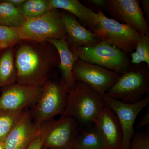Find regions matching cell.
I'll use <instances>...</instances> for the list:
<instances>
[{
	"label": "cell",
	"instance_id": "11",
	"mask_svg": "<svg viewBox=\"0 0 149 149\" xmlns=\"http://www.w3.org/2000/svg\"><path fill=\"white\" fill-rule=\"evenodd\" d=\"M106 11L110 18L127 24L142 36L149 34V26L138 0H108Z\"/></svg>",
	"mask_w": 149,
	"mask_h": 149
},
{
	"label": "cell",
	"instance_id": "21",
	"mask_svg": "<svg viewBox=\"0 0 149 149\" xmlns=\"http://www.w3.org/2000/svg\"><path fill=\"white\" fill-rule=\"evenodd\" d=\"M29 110H0V143H3L7 136Z\"/></svg>",
	"mask_w": 149,
	"mask_h": 149
},
{
	"label": "cell",
	"instance_id": "2",
	"mask_svg": "<svg viewBox=\"0 0 149 149\" xmlns=\"http://www.w3.org/2000/svg\"><path fill=\"white\" fill-rule=\"evenodd\" d=\"M106 105L103 96L85 83L77 82L68 90L66 107L61 116L71 118L83 128L94 124Z\"/></svg>",
	"mask_w": 149,
	"mask_h": 149
},
{
	"label": "cell",
	"instance_id": "31",
	"mask_svg": "<svg viewBox=\"0 0 149 149\" xmlns=\"http://www.w3.org/2000/svg\"><path fill=\"white\" fill-rule=\"evenodd\" d=\"M0 149H4L3 143H0Z\"/></svg>",
	"mask_w": 149,
	"mask_h": 149
},
{
	"label": "cell",
	"instance_id": "26",
	"mask_svg": "<svg viewBox=\"0 0 149 149\" xmlns=\"http://www.w3.org/2000/svg\"><path fill=\"white\" fill-rule=\"evenodd\" d=\"M85 1L97 12L106 10L108 3V0H88Z\"/></svg>",
	"mask_w": 149,
	"mask_h": 149
},
{
	"label": "cell",
	"instance_id": "16",
	"mask_svg": "<svg viewBox=\"0 0 149 149\" xmlns=\"http://www.w3.org/2000/svg\"><path fill=\"white\" fill-rule=\"evenodd\" d=\"M46 41L52 44L58 52L60 77L68 90L72 89L77 83L73 76L72 70L74 63L78 59V57L75 53L70 49L65 40L51 39Z\"/></svg>",
	"mask_w": 149,
	"mask_h": 149
},
{
	"label": "cell",
	"instance_id": "27",
	"mask_svg": "<svg viewBox=\"0 0 149 149\" xmlns=\"http://www.w3.org/2000/svg\"><path fill=\"white\" fill-rule=\"evenodd\" d=\"M42 146V139L40 130V132L37 134V136L35 137L27 149H41Z\"/></svg>",
	"mask_w": 149,
	"mask_h": 149
},
{
	"label": "cell",
	"instance_id": "1",
	"mask_svg": "<svg viewBox=\"0 0 149 149\" xmlns=\"http://www.w3.org/2000/svg\"><path fill=\"white\" fill-rule=\"evenodd\" d=\"M17 73V83L41 88L58 76V52L49 42L20 40L13 47Z\"/></svg>",
	"mask_w": 149,
	"mask_h": 149
},
{
	"label": "cell",
	"instance_id": "17",
	"mask_svg": "<svg viewBox=\"0 0 149 149\" xmlns=\"http://www.w3.org/2000/svg\"><path fill=\"white\" fill-rule=\"evenodd\" d=\"M50 10H63L74 15L84 27H88L95 12L77 0H49Z\"/></svg>",
	"mask_w": 149,
	"mask_h": 149
},
{
	"label": "cell",
	"instance_id": "23",
	"mask_svg": "<svg viewBox=\"0 0 149 149\" xmlns=\"http://www.w3.org/2000/svg\"><path fill=\"white\" fill-rule=\"evenodd\" d=\"M130 56L131 64L138 65L145 63L149 69V34L142 36L135 50L130 54Z\"/></svg>",
	"mask_w": 149,
	"mask_h": 149
},
{
	"label": "cell",
	"instance_id": "7",
	"mask_svg": "<svg viewBox=\"0 0 149 149\" xmlns=\"http://www.w3.org/2000/svg\"><path fill=\"white\" fill-rule=\"evenodd\" d=\"M74 53L82 61L97 65L120 74L130 65L127 54L105 42L79 47Z\"/></svg>",
	"mask_w": 149,
	"mask_h": 149
},
{
	"label": "cell",
	"instance_id": "15",
	"mask_svg": "<svg viewBox=\"0 0 149 149\" xmlns=\"http://www.w3.org/2000/svg\"><path fill=\"white\" fill-rule=\"evenodd\" d=\"M29 110L14 127L4 141V149H27L40 130Z\"/></svg>",
	"mask_w": 149,
	"mask_h": 149
},
{
	"label": "cell",
	"instance_id": "14",
	"mask_svg": "<svg viewBox=\"0 0 149 149\" xmlns=\"http://www.w3.org/2000/svg\"><path fill=\"white\" fill-rule=\"evenodd\" d=\"M94 124L103 141L105 149H120L122 131L117 116L106 105L100 112Z\"/></svg>",
	"mask_w": 149,
	"mask_h": 149
},
{
	"label": "cell",
	"instance_id": "9",
	"mask_svg": "<svg viewBox=\"0 0 149 149\" xmlns=\"http://www.w3.org/2000/svg\"><path fill=\"white\" fill-rule=\"evenodd\" d=\"M106 104L111 109L118 118L121 131L122 140L120 149H130L135 133L134 125L137 116L149 103V97L133 103H127L103 96Z\"/></svg>",
	"mask_w": 149,
	"mask_h": 149
},
{
	"label": "cell",
	"instance_id": "6",
	"mask_svg": "<svg viewBox=\"0 0 149 149\" xmlns=\"http://www.w3.org/2000/svg\"><path fill=\"white\" fill-rule=\"evenodd\" d=\"M19 29L21 40L42 42L51 39H66L61 12L56 9L50 10L41 16L27 18Z\"/></svg>",
	"mask_w": 149,
	"mask_h": 149
},
{
	"label": "cell",
	"instance_id": "8",
	"mask_svg": "<svg viewBox=\"0 0 149 149\" xmlns=\"http://www.w3.org/2000/svg\"><path fill=\"white\" fill-rule=\"evenodd\" d=\"M80 127L71 118L52 119L40 128L43 147L47 149H70Z\"/></svg>",
	"mask_w": 149,
	"mask_h": 149
},
{
	"label": "cell",
	"instance_id": "22",
	"mask_svg": "<svg viewBox=\"0 0 149 149\" xmlns=\"http://www.w3.org/2000/svg\"><path fill=\"white\" fill-rule=\"evenodd\" d=\"M19 9L27 18L41 16L50 10L49 0H26Z\"/></svg>",
	"mask_w": 149,
	"mask_h": 149
},
{
	"label": "cell",
	"instance_id": "24",
	"mask_svg": "<svg viewBox=\"0 0 149 149\" xmlns=\"http://www.w3.org/2000/svg\"><path fill=\"white\" fill-rule=\"evenodd\" d=\"M20 40L19 28L0 26V51L13 47Z\"/></svg>",
	"mask_w": 149,
	"mask_h": 149
},
{
	"label": "cell",
	"instance_id": "20",
	"mask_svg": "<svg viewBox=\"0 0 149 149\" xmlns=\"http://www.w3.org/2000/svg\"><path fill=\"white\" fill-rule=\"evenodd\" d=\"M19 8L7 2L6 0L0 1V26L19 28L27 19Z\"/></svg>",
	"mask_w": 149,
	"mask_h": 149
},
{
	"label": "cell",
	"instance_id": "28",
	"mask_svg": "<svg viewBox=\"0 0 149 149\" xmlns=\"http://www.w3.org/2000/svg\"><path fill=\"white\" fill-rule=\"evenodd\" d=\"M149 124V111L147 112L146 114L141 118L138 125L136 127V129H138L142 128Z\"/></svg>",
	"mask_w": 149,
	"mask_h": 149
},
{
	"label": "cell",
	"instance_id": "4",
	"mask_svg": "<svg viewBox=\"0 0 149 149\" xmlns=\"http://www.w3.org/2000/svg\"><path fill=\"white\" fill-rule=\"evenodd\" d=\"M68 90L58 76L51 78L43 85L39 100L29 110L37 126L41 128L56 116L62 115L66 107Z\"/></svg>",
	"mask_w": 149,
	"mask_h": 149
},
{
	"label": "cell",
	"instance_id": "30",
	"mask_svg": "<svg viewBox=\"0 0 149 149\" xmlns=\"http://www.w3.org/2000/svg\"><path fill=\"white\" fill-rule=\"evenodd\" d=\"M26 0H6L7 2L15 7L19 8Z\"/></svg>",
	"mask_w": 149,
	"mask_h": 149
},
{
	"label": "cell",
	"instance_id": "29",
	"mask_svg": "<svg viewBox=\"0 0 149 149\" xmlns=\"http://www.w3.org/2000/svg\"><path fill=\"white\" fill-rule=\"evenodd\" d=\"M142 6L143 8L144 12L146 15L148 19H149V0H142Z\"/></svg>",
	"mask_w": 149,
	"mask_h": 149
},
{
	"label": "cell",
	"instance_id": "12",
	"mask_svg": "<svg viewBox=\"0 0 149 149\" xmlns=\"http://www.w3.org/2000/svg\"><path fill=\"white\" fill-rule=\"evenodd\" d=\"M42 88L17 83L1 88L0 110H29L39 100Z\"/></svg>",
	"mask_w": 149,
	"mask_h": 149
},
{
	"label": "cell",
	"instance_id": "32",
	"mask_svg": "<svg viewBox=\"0 0 149 149\" xmlns=\"http://www.w3.org/2000/svg\"><path fill=\"white\" fill-rule=\"evenodd\" d=\"M47 149L46 148H45V147L42 146V149Z\"/></svg>",
	"mask_w": 149,
	"mask_h": 149
},
{
	"label": "cell",
	"instance_id": "25",
	"mask_svg": "<svg viewBox=\"0 0 149 149\" xmlns=\"http://www.w3.org/2000/svg\"><path fill=\"white\" fill-rule=\"evenodd\" d=\"M130 149H149V136L147 133H135L130 144Z\"/></svg>",
	"mask_w": 149,
	"mask_h": 149
},
{
	"label": "cell",
	"instance_id": "13",
	"mask_svg": "<svg viewBox=\"0 0 149 149\" xmlns=\"http://www.w3.org/2000/svg\"><path fill=\"white\" fill-rule=\"evenodd\" d=\"M63 22L66 32L65 39L70 49L74 52L79 47L95 45L101 40L86 29L74 15L66 11H61Z\"/></svg>",
	"mask_w": 149,
	"mask_h": 149
},
{
	"label": "cell",
	"instance_id": "18",
	"mask_svg": "<svg viewBox=\"0 0 149 149\" xmlns=\"http://www.w3.org/2000/svg\"><path fill=\"white\" fill-rule=\"evenodd\" d=\"M70 149H105L95 124L80 128Z\"/></svg>",
	"mask_w": 149,
	"mask_h": 149
},
{
	"label": "cell",
	"instance_id": "10",
	"mask_svg": "<svg viewBox=\"0 0 149 149\" xmlns=\"http://www.w3.org/2000/svg\"><path fill=\"white\" fill-rule=\"evenodd\" d=\"M72 72L76 82L85 83L102 96L119 76L112 70L79 59L74 63Z\"/></svg>",
	"mask_w": 149,
	"mask_h": 149
},
{
	"label": "cell",
	"instance_id": "5",
	"mask_svg": "<svg viewBox=\"0 0 149 149\" xmlns=\"http://www.w3.org/2000/svg\"><path fill=\"white\" fill-rule=\"evenodd\" d=\"M148 69L143 63L130 65L104 96L127 103L141 100L149 92Z\"/></svg>",
	"mask_w": 149,
	"mask_h": 149
},
{
	"label": "cell",
	"instance_id": "19",
	"mask_svg": "<svg viewBox=\"0 0 149 149\" xmlns=\"http://www.w3.org/2000/svg\"><path fill=\"white\" fill-rule=\"evenodd\" d=\"M13 47L0 51V88L17 82Z\"/></svg>",
	"mask_w": 149,
	"mask_h": 149
},
{
	"label": "cell",
	"instance_id": "3",
	"mask_svg": "<svg viewBox=\"0 0 149 149\" xmlns=\"http://www.w3.org/2000/svg\"><path fill=\"white\" fill-rule=\"evenodd\" d=\"M88 29L102 42L116 47L126 54L133 52L142 38L137 30L98 10L93 15Z\"/></svg>",
	"mask_w": 149,
	"mask_h": 149
}]
</instances>
